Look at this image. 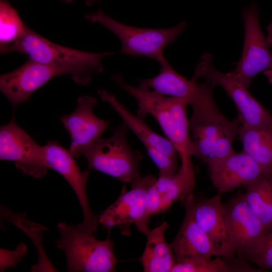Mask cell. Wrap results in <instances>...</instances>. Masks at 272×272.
Here are the masks:
<instances>
[{"label": "cell", "instance_id": "19", "mask_svg": "<svg viewBox=\"0 0 272 272\" xmlns=\"http://www.w3.org/2000/svg\"><path fill=\"white\" fill-rule=\"evenodd\" d=\"M169 226L164 222L154 229L149 228L144 233L147 243L139 260L145 272H170L174 265V254L165 236Z\"/></svg>", "mask_w": 272, "mask_h": 272}, {"label": "cell", "instance_id": "10", "mask_svg": "<svg viewBox=\"0 0 272 272\" xmlns=\"http://www.w3.org/2000/svg\"><path fill=\"white\" fill-rule=\"evenodd\" d=\"M227 230L234 253L246 260L259 247L267 230L246 202L244 193L224 203Z\"/></svg>", "mask_w": 272, "mask_h": 272}, {"label": "cell", "instance_id": "7", "mask_svg": "<svg viewBox=\"0 0 272 272\" xmlns=\"http://www.w3.org/2000/svg\"><path fill=\"white\" fill-rule=\"evenodd\" d=\"M200 78L215 87L220 86L224 89L237 108V119L241 125L272 133V116L270 113L231 72L225 73L218 71L214 65L213 55L209 52L205 53L200 57L192 78L198 80Z\"/></svg>", "mask_w": 272, "mask_h": 272}, {"label": "cell", "instance_id": "28", "mask_svg": "<svg viewBox=\"0 0 272 272\" xmlns=\"http://www.w3.org/2000/svg\"><path fill=\"white\" fill-rule=\"evenodd\" d=\"M27 252V247L23 242L20 243L14 250L0 249V270L17 266Z\"/></svg>", "mask_w": 272, "mask_h": 272}, {"label": "cell", "instance_id": "2", "mask_svg": "<svg viewBox=\"0 0 272 272\" xmlns=\"http://www.w3.org/2000/svg\"><path fill=\"white\" fill-rule=\"evenodd\" d=\"M112 79L120 89L137 100V114L139 116L144 118L150 115L158 122L180 157L181 166L179 170L187 175H195L191 161V138L186 114L187 101L165 96L140 86L131 85L118 73L113 75Z\"/></svg>", "mask_w": 272, "mask_h": 272}, {"label": "cell", "instance_id": "24", "mask_svg": "<svg viewBox=\"0 0 272 272\" xmlns=\"http://www.w3.org/2000/svg\"><path fill=\"white\" fill-rule=\"evenodd\" d=\"M244 198L265 228L272 229V178L261 176L245 186Z\"/></svg>", "mask_w": 272, "mask_h": 272}, {"label": "cell", "instance_id": "22", "mask_svg": "<svg viewBox=\"0 0 272 272\" xmlns=\"http://www.w3.org/2000/svg\"><path fill=\"white\" fill-rule=\"evenodd\" d=\"M216 258L191 257L175 261L170 272H261L237 256Z\"/></svg>", "mask_w": 272, "mask_h": 272}, {"label": "cell", "instance_id": "21", "mask_svg": "<svg viewBox=\"0 0 272 272\" xmlns=\"http://www.w3.org/2000/svg\"><path fill=\"white\" fill-rule=\"evenodd\" d=\"M238 136L243 151L258 165L264 175L272 178V133L240 124Z\"/></svg>", "mask_w": 272, "mask_h": 272}, {"label": "cell", "instance_id": "9", "mask_svg": "<svg viewBox=\"0 0 272 272\" xmlns=\"http://www.w3.org/2000/svg\"><path fill=\"white\" fill-rule=\"evenodd\" d=\"M244 35L239 60L231 72L235 78L248 89L253 78L261 72L272 70V52L261 28L256 5L252 3L242 11Z\"/></svg>", "mask_w": 272, "mask_h": 272}, {"label": "cell", "instance_id": "6", "mask_svg": "<svg viewBox=\"0 0 272 272\" xmlns=\"http://www.w3.org/2000/svg\"><path fill=\"white\" fill-rule=\"evenodd\" d=\"M85 18L92 23L107 28L119 38L120 52L133 56H145L160 62L164 58V50L174 42L187 26L185 22L165 29H147L123 24L105 15L101 10L91 13Z\"/></svg>", "mask_w": 272, "mask_h": 272}, {"label": "cell", "instance_id": "8", "mask_svg": "<svg viewBox=\"0 0 272 272\" xmlns=\"http://www.w3.org/2000/svg\"><path fill=\"white\" fill-rule=\"evenodd\" d=\"M156 179L152 175L141 176L131 183L130 189L124 187L118 198L100 215L99 223L108 230L117 227L126 236L130 234V226L133 224L144 234L151 218L148 191Z\"/></svg>", "mask_w": 272, "mask_h": 272}, {"label": "cell", "instance_id": "13", "mask_svg": "<svg viewBox=\"0 0 272 272\" xmlns=\"http://www.w3.org/2000/svg\"><path fill=\"white\" fill-rule=\"evenodd\" d=\"M73 72L67 68L39 63L28 59L15 70L2 75L0 90L14 108L28 101L32 94L53 78Z\"/></svg>", "mask_w": 272, "mask_h": 272}, {"label": "cell", "instance_id": "30", "mask_svg": "<svg viewBox=\"0 0 272 272\" xmlns=\"http://www.w3.org/2000/svg\"><path fill=\"white\" fill-rule=\"evenodd\" d=\"M268 83L272 84V70H267L263 72Z\"/></svg>", "mask_w": 272, "mask_h": 272}, {"label": "cell", "instance_id": "27", "mask_svg": "<svg viewBox=\"0 0 272 272\" xmlns=\"http://www.w3.org/2000/svg\"><path fill=\"white\" fill-rule=\"evenodd\" d=\"M262 270L272 268V229L257 249L246 260Z\"/></svg>", "mask_w": 272, "mask_h": 272}, {"label": "cell", "instance_id": "3", "mask_svg": "<svg viewBox=\"0 0 272 272\" xmlns=\"http://www.w3.org/2000/svg\"><path fill=\"white\" fill-rule=\"evenodd\" d=\"M9 52H20L39 63L69 69L74 73L72 79L81 85L89 84L94 75L103 72V57L115 54L111 52L93 53L61 46L29 28L24 36L7 48L3 53Z\"/></svg>", "mask_w": 272, "mask_h": 272}, {"label": "cell", "instance_id": "17", "mask_svg": "<svg viewBox=\"0 0 272 272\" xmlns=\"http://www.w3.org/2000/svg\"><path fill=\"white\" fill-rule=\"evenodd\" d=\"M170 245L175 261L191 257L222 256L218 247L186 209L183 221Z\"/></svg>", "mask_w": 272, "mask_h": 272}, {"label": "cell", "instance_id": "15", "mask_svg": "<svg viewBox=\"0 0 272 272\" xmlns=\"http://www.w3.org/2000/svg\"><path fill=\"white\" fill-rule=\"evenodd\" d=\"M197 200L193 194L184 202L198 226L209 235L220 250L222 256H236L233 252L226 227L225 208L221 195Z\"/></svg>", "mask_w": 272, "mask_h": 272}, {"label": "cell", "instance_id": "11", "mask_svg": "<svg viewBox=\"0 0 272 272\" xmlns=\"http://www.w3.org/2000/svg\"><path fill=\"white\" fill-rule=\"evenodd\" d=\"M0 159L11 161L23 173L45 176L49 168L43 146L39 145L13 119L0 128Z\"/></svg>", "mask_w": 272, "mask_h": 272}, {"label": "cell", "instance_id": "20", "mask_svg": "<svg viewBox=\"0 0 272 272\" xmlns=\"http://www.w3.org/2000/svg\"><path fill=\"white\" fill-rule=\"evenodd\" d=\"M160 73L151 78L139 81V86L162 95L189 100L193 96L198 81L187 79L178 73L165 58L159 63Z\"/></svg>", "mask_w": 272, "mask_h": 272}, {"label": "cell", "instance_id": "18", "mask_svg": "<svg viewBox=\"0 0 272 272\" xmlns=\"http://www.w3.org/2000/svg\"><path fill=\"white\" fill-rule=\"evenodd\" d=\"M97 94L101 99L110 106L119 115L123 123L142 142L146 150L154 149L177 159V151L172 143L153 130L145 122L144 118L134 114L111 92L99 89Z\"/></svg>", "mask_w": 272, "mask_h": 272}, {"label": "cell", "instance_id": "29", "mask_svg": "<svg viewBox=\"0 0 272 272\" xmlns=\"http://www.w3.org/2000/svg\"><path fill=\"white\" fill-rule=\"evenodd\" d=\"M267 38L271 45H272V18L271 22L266 27Z\"/></svg>", "mask_w": 272, "mask_h": 272}, {"label": "cell", "instance_id": "25", "mask_svg": "<svg viewBox=\"0 0 272 272\" xmlns=\"http://www.w3.org/2000/svg\"><path fill=\"white\" fill-rule=\"evenodd\" d=\"M3 217L19 227L33 241L38 253V261L31 266V271H57L47 256L43 247L42 233L46 228L39 224L29 221L25 215L5 213Z\"/></svg>", "mask_w": 272, "mask_h": 272}, {"label": "cell", "instance_id": "12", "mask_svg": "<svg viewBox=\"0 0 272 272\" xmlns=\"http://www.w3.org/2000/svg\"><path fill=\"white\" fill-rule=\"evenodd\" d=\"M45 158L49 168L57 171L66 180L75 192L81 207L83 222L76 227L81 232L95 235L98 219L92 212L89 203L86 186L90 170L82 172L69 149L57 141H48L43 146Z\"/></svg>", "mask_w": 272, "mask_h": 272}, {"label": "cell", "instance_id": "5", "mask_svg": "<svg viewBox=\"0 0 272 272\" xmlns=\"http://www.w3.org/2000/svg\"><path fill=\"white\" fill-rule=\"evenodd\" d=\"M60 238L56 246L65 254L69 271L112 272L117 260L113 242L109 238L101 240L95 235L80 231L76 226L60 222Z\"/></svg>", "mask_w": 272, "mask_h": 272}, {"label": "cell", "instance_id": "1", "mask_svg": "<svg viewBox=\"0 0 272 272\" xmlns=\"http://www.w3.org/2000/svg\"><path fill=\"white\" fill-rule=\"evenodd\" d=\"M215 87L210 82H198L196 90L189 100L192 114L189 121L191 156L211 166L234 150L233 144L240 123L230 120L219 110L214 98Z\"/></svg>", "mask_w": 272, "mask_h": 272}, {"label": "cell", "instance_id": "14", "mask_svg": "<svg viewBox=\"0 0 272 272\" xmlns=\"http://www.w3.org/2000/svg\"><path fill=\"white\" fill-rule=\"evenodd\" d=\"M77 103L74 111L59 117L70 136L69 150L76 158L82 150L101 138L110 122L94 114L93 109L97 103L96 98L81 96Z\"/></svg>", "mask_w": 272, "mask_h": 272}, {"label": "cell", "instance_id": "23", "mask_svg": "<svg viewBox=\"0 0 272 272\" xmlns=\"http://www.w3.org/2000/svg\"><path fill=\"white\" fill-rule=\"evenodd\" d=\"M195 179L180 171L175 175L159 176L151 186L158 199L161 213L166 211L174 202L179 200L183 203L191 195Z\"/></svg>", "mask_w": 272, "mask_h": 272}, {"label": "cell", "instance_id": "16", "mask_svg": "<svg viewBox=\"0 0 272 272\" xmlns=\"http://www.w3.org/2000/svg\"><path fill=\"white\" fill-rule=\"evenodd\" d=\"M208 168L211 180L220 193L245 187L263 175L258 165L243 151H234Z\"/></svg>", "mask_w": 272, "mask_h": 272}, {"label": "cell", "instance_id": "31", "mask_svg": "<svg viewBox=\"0 0 272 272\" xmlns=\"http://www.w3.org/2000/svg\"><path fill=\"white\" fill-rule=\"evenodd\" d=\"M73 1L74 0H61L62 2L66 3H72ZM97 1V0H85V2L88 6H90Z\"/></svg>", "mask_w": 272, "mask_h": 272}, {"label": "cell", "instance_id": "26", "mask_svg": "<svg viewBox=\"0 0 272 272\" xmlns=\"http://www.w3.org/2000/svg\"><path fill=\"white\" fill-rule=\"evenodd\" d=\"M28 27L24 25L17 11L9 0L0 1L1 52L20 40L26 34Z\"/></svg>", "mask_w": 272, "mask_h": 272}, {"label": "cell", "instance_id": "4", "mask_svg": "<svg viewBox=\"0 0 272 272\" xmlns=\"http://www.w3.org/2000/svg\"><path fill=\"white\" fill-rule=\"evenodd\" d=\"M128 128L120 124L112 134L99 138L82 150L78 157L83 156L89 170H96L123 183H131L141 176L139 172L141 153L130 147L127 139Z\"/></svg>", "mask_w": 272, "mask_h": 272}]
</instances>
